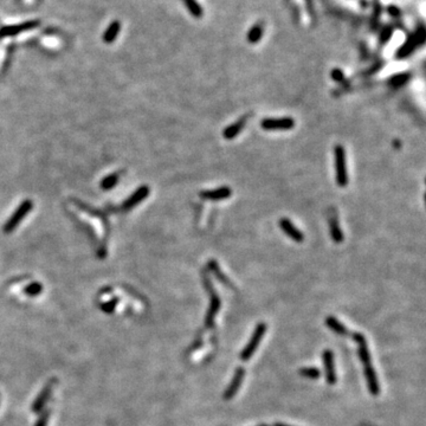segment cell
Here are the masks:
<instances>
[{
  "instance_id": "obj_1",
  "label": "cell",
  "mask_w": 426,
  "mask_h": 426,
  "mask_svg": "<svg viewBox=\"0 0 426 426\" xmlns=\"http://www.w3.org/2000/svg\"><path fill=\"white\" fill-rule=\"evenodd\" d=\"M353 339L358 344L359 356L361 359V363L363 365V372H365V378L367 382V387L371 392L372 395L377 396L380 394V385L378 381V377L376 371H374L373 365H372L371 354H369L368 347H367L366 337L363 334L355 333L353 334Z\"/></svg>"
},
{
  "instance_id": "obj_2",
  "label": "cell",
  "mask_w": 426,
  "mask_h": 426,
  "mask_svg": "<svg viewBox=\"0 0 426 426\" xmlns=\"http://www.w3.org/2000/svg\"><path fill=\"white\" fill-rule=\"evenodd\" d=\"M267 329L268 327L264 322L258 323V325L256 326V328H254L253 333L250 337V341L248 342V345L244 347L242 353H240V359H242L243 361H249L251 359V356L254 354L257 348H258L259 345H261V341L265 335Z\"/></svg>"
},
{
  "instance_id": "obj_3",
  "label": "cell",
  "mask_w": 426,
  "mask_h": 426,
  "mask_svg": "<svg viewBox=\"0 0 426 426\" xmlns=\"http://www.w3.org/2000/svg\"><path fill=\"white\" fill-rule=\"evenodd\" d=\"M204 283H205V288L207 289V291L210 293V308H208L207 314H206L205 317V326L207 327V328H212L214 325L216 315L218 314L219 309H221V299H219L218 294H217L216 290H214L210 278L208 277L204 278Z\"/></svg>"
},
{
  "instance_id": "obj_4",
  "label": "cell",
  "mask_w": 426,
  "mask_h": 426,
  "mask_svg": "<svg viewBox=\"0 0 426 426\" xmlns=\"http://www.w3.org/2000/svg\"><path fill=\"white\" fill-rule=\"evenodd\" d=\"M425 37L426 34H425L424 26H420V28L418 29L413 34H411V36L407 38V41L401 45V47L398 50V52H396V58H405L407 56L411 55V53L413 52L419 45L424 44Z\"/></svg>"
},
{
  "instance_id": "obj_5",
  "label": "cell",
  "mask_w": 426,
  "mask_h": 426,
  "mask_svg": "<svg viewBox=\"0 0 426 426\" xmlns=\"http://www.w3.org/2000/svg\"><path fill=\"white\" fill-rule=\"evenodd\" d=\"M335 154V170H336V183L340 187H345L348 184L347 166H346L345 148L339 144L334 149Z\"/></svg>"
},
{
  "instance_id": "obj_6",
  "label": "cell",
  "mask_w": 426,
  "mask_h": 426,
  "mask_svg": "<svg viewBox=\"0 0 426 426\" xmlns=\"http://www.w3.org/2000/svg\"><path fill=\"white\" fill-rule=\"evenodd\" d=\"M32 207H33V204L31 200H25L20 204V206H18L17 210L15 211V213L11 216V218L6 221V224L4 225V232L10 234L12 232L16 227L18 226V224L23 221L24 217L26 216L29 212H31Z\"/></svg>"
},
{
  "instance_id": "obj_7",
  "label": "cell",
  "mask_w": 426,
  "mask_h": 426,
  "mask_svg": "<svg viewBox=\"0 0 426 426\" xmlns=\"http://www.w3.org/2000/svg\"><path fill=\"white\" fill-rule=\"evenodd\" d=\"M261 127L265 130H289L295 127V120L291 117L262 120Z\"/></svg>"
},
{
  "instance_id": "obj_8",
  "label": "cell",
  "mask_w": 426,
  "mask_h": 426,
  "mask_svg": "<svg viewBox=\"0 0 426 426\" xmlns=\"http://www.w3.org/2000/svg\"><path fill=\"white\" fill-rule=\"evenodd\" d=\"M38 20H31V21H25V23L21 24H16V25H10V26H4L2 29H0V38H5V37H12L16 34H19L21 32H25L29 30H33L37 26H39Z\"/></svg>"
},
{
  "instance_id": "obj_9",
  "label": "cell",
  "mask_w": 426,
  "mask_h": 426,
  "mask_svg": "<svg viewBox=\"0 0 426 426\" xmlns=\"http://www.w3.org/2000/svg\"><path fill=\"white\" fill-rule=\"evenodd\" d=\"M244 377H245V369H244L243 367H238V368L235 371L234 378H232L231 382H230V385L227 386V388L225 390L223 394L224 400H231V399L237 394L240 386L243 384Z\"/></svg>"
},
{
  "instance_id": "obj_10",
  "label": "cell",
  "mask_w": 426,
  "mask_h": 426,
  "mask_svg": "<svg viewBox=\"0 0 426 426\" xmlns=\"http://www.w3.org/2000/svg\"><path fill=\"white\" fill-rule=\"evenodd\" d=\"M323 365L326 369V380L328 385L336 384V372H335V363H334V354L331 349L323 350L322 353Z\"/></svg>"
},
{
  "instance_id": "obj_11",
  "label": "cell",
  "mask_w": 426,
  "mask_h": 426,
  "mask_svg": "<svg viewBox=\"0 0 426 426\" xmlns=\"http://www.w3.org/2000/svg\"><path fill=\"white\" fill-rule=\"evenodd\" d=\"M53 384H55V380L52 379L50 382H47V384L44 386V388L42 390V392L39 393L38 395H37V398L34 399V401L32 403V406H31L32 412H34V413H38V412L42 411L43 407L45 406V404H47V400L50 399L51 393H52Z\"/></svg>"
},
{
  "instance_id": "obj_12",
  "label": "cell",
  "mask_w": 426,
  "mask_h": 426,
  "mask_svg": "<svg viewBox=\"0 0 426 426\" xmlns=\"http://www.w3.org/2000/svg\"><path fill=\"white\" fill-rule=\"evenodd\" d=\"M280 227H281V230H282V231L284 232V234L288 236V237L290 238V239H293L294 242L302 243L304 240V235L302 234V232L300 231V230L297 229V227L295 226V225L291 223V221H289L288 218H282V219H281V221H280Z\"/></svg>"
},
{
  "instance_id": "obj_13",
  "label": "cell",
  "mask_w": 426,
  "mask_h": 426,
  "mask_svg": "<svg viewBox=\"0 0 426 426\" xmlns=\"http://www.w3.org/2000/svg\"><path fill=\"white\" fill-rule=\"evenodd\" d=\"M232 191L229 186H223L219 187L217 189H212V191H203L200 192V197L204 200H211V202H219V200L227 199L229 197H231Z\"/></svg>"
},
{
  "instance_id": "obj_14",
  "label": "cell",
  "mask_w": 426,
  "mask_h": 426,
  "mask_svg": "<svg viewBox=\"0 0 426 426\" xmlns=\"http://www.w3.org/2000/svg\"><path fill=\"white\" fill-rule=\"evenodd\" d=\"M148 194H149V187L148 186L139 187V189L135 191V193H134L132 197H129V199H128L127 202L125 203V205L123 206H125L126 210H128V208H132V207H134V206L138 205V204L143 202V200L146 199L147 197H148Z\"/></svg>"
},
{
  "instance_id": "obj_15",
  "label": "cell",
  "mask_w": 426,
  "mask_h": 426,
  "mask_svg": "<svg viewBox=\"0 0 426 426\" xmlns=\"http://www.w3.org/2000/svg\"><path fill=\"white\" fill-rule=\"evenodd\" d=\"M329 232H331V239L335 243L339 244L344 242V232L340 229L339 221H337V218L335 216L329 217Z\"/></svg>"
},
{
  "instance_id": "obj_16",
  "label": "cell",
  "mask_w": 426,
  "mask_h": 426,
  "mask_svg": "<svg viewBox=\"0 0 426 426\" xmlns=\"http://www.w3.org/2000/svg\"><path fill=\"white\" fill-rule=\"evenodd\" d=\"M326 325L329 329H331V331H335L336 334L341 335V336H348V335H350L349 331L336 317H334V316H328L326 318Z\"/></svg>"
},
{
  "instance_id": "obj_17",
  "label": "cell",
  "mask_w": 426,
  "mask_h": 426,
  "mask_svg": "<svg viewBox=\"0 0 426 426\" xmlns=\"http://www.w3.org/2000/svg\"><path fill=\"white\" fill-rule=\"evenodd\" d=\"M244 126H245V119L239 120V121L235 122L234 125L226 127L223 130L224 139H226V140H232V139H235L236 136L239 135V133L242 132Z\"/></svg>"
},
{
  "instance_id": "obj_18",
  "label": "cell",
  "mask_w": 426,
  "mask_h": 426,
  "mask_svg": "<svg viewBox=\"0 0 426 426\" xmlns=\"http://www.w3.org/2000/svg\"><path fill=\"white\" fill-rule=\"evenodd\" d=\"M120 30H121V24H120L117 20L112 21L110 25L108 26V29H107L106 32H104L103 42L108 43V44L115 42V39H116L117 36H119Z\"/></svg>"
},
{
  "instance_id": "obj_19",
  "label": "cell",
  "mask_w": 426,
  "mask_h": 426,
  "mask_svg": "<svg viewBox=\"0 0 426 426\" xmlns=\"http://www.w3.org/2000/svg\"><path fill=\"white\" fill-rule=\"evenodd\" d=\"M263 37V29H262L261 25H254L251 28V30L249 31L248 33V41L251 43V44H256L258 43Z\"/></svg>"
},
{
  "instance_id": "obj_20",
  "label": "cell",
  "mask_w": 426,
  "mask_h": 426,
  "mask_svg": "<svg viewBox=\"0 0 426 426\" xmlns=\"http://www.w3.org/2000/svg\"><path fill=\"white\" fill-rule=\"evenodd\" d=\"M300 376L315 380L321 377V371L317 367H303V368L300 369Z\"/></svg>"
},
{
  "instance_id": "obj_21",
  "label": "cell",
  "mask_w": 426,
  "mask_h": 426,
  "mask_svg": "<svg viewBox=\"0 0 426 426\" xmlns=\"http://www.w3.org/2000/svg\"><path fill=\"white\" fill-rule=\"evenodd\" d=\"M185 5L187 6L189 12L192 13V16H194L195 18H200L203 16V9L199 4L197 2V0H184Z\"/></svg>"
},
{
  "instance_id": "obj_22",
  "label": "cell",
  "mask_w": 426,
  "mask_h": 426,
  "mask_svg": "<svg viewBox=\"0 0 426 426\" xmlns=\"http://www.w3.org/2000/svg\"><path fill=\"white\" fill-rule=\"evenodd\" d=\"M43 291V285L39 282H32L31 284H29L28 286H25L24 289V293L25 295L30 297H34V296H38Z\"/></svg>"
},
{
  "instance_id": "obj_23",
  "label": "cell",
  "mask_w": 426,
  "mask_h": 426,
  "mask_svg": "<svg viewBox=\"0 0 426 426\" xmlns=\"http://www.w3.org/2000/svg\"><path fill=\"white\" fill-rule=\"evenodd\" d=\"M409 79H410V74H398V75H394V76L391 79L390 83L392 84V87L400 88V87H403L405 83L409 82Z\"/></svg>"
},
{
  "instance_id": "obj_24",
  "label": "cell",
  "mask_w": 426,
  "mask_h": 426,
  "mask_svg": "<svg viewBox=\"0 0 426 426\" xmlns=\"http://www.w3.org/2000/svg\"><path fill=\"white\" fill-rule=\"evenodd\" d=\"M117 304H119V299H117V297H114V299L107 301L106 303H102L100 305V308L102 312L107 313V314H111V313L116 309Z\"/></svg>"
},
{
  "instance_id": "obj_25",
  "label": "cell",
  "mask_w": 426,
  "mask_h": 426,
  "mask_svg": "<svg viewBox=\"0 0 426 426\" xmlns=\"http://www.w3.org/2000/svg\"><path fill=\"white\" fill-rule=\"evenodd\" d=\"M119 181V175L117 174H110L107 178H104L101 183V187L104 189H110Z\"/></svg>"
},
{
  "instance_id": "obj_26",
  "label": "cell",
  "mask_w": 426,
  "mask_h": 426,
  "mask_svg": "<svg viewBox=\"0 0 426 426\" xmlns=\"http://www.w3.org/2000/svg\"><path fill=\"white\" fill-rule=\"evenodd\" d=\"M208 267H210V269L214 272V275L217 276V278H218L219 281H221V282L225 283V285H229V283H230L229 280H227V278L223 275V272L221 271V269H219L218 264H217L216 262L211 261L210 263H208Z\"/></svg>"
},
{
  "instance_id": "obj_27",
  "label": "cell",
  "mask_w": 426,
  "mask_h": 426,
  "mask_svg": "<svg viewBox=\"0 0 426 426\" xmlns=\"http://www.w3.org/2000/svg\"><path fill=\"white\" fill-rule=\"evenodd\" d=\"M392 36H393L392 26H385V28L381 30V32H380V38H379L380 43H381V44H386L387 42H390Z\"/></svg>"
},
{
  "instance_id": "obj_28",
  "label": "cell",
  "mask_w": 426,
  "mask_h": 426,
  "mask_svg": "<svg viewBox=\"0 0 426 426\" xmlns=\"http://www.w3.org/2000/svg\"><path fill=\"white\" fill-rule=\"evenodd\" d=\"M50 414H51V410H47L41 414V417L37 419L36 424L34 426H47V423H49L50 419Z\"/></svg>"
},
{
  "instance_id": "obj_29",
  "label": "cell",
  "mask_w": 426,
  "mask_h": 426,
  "mask_svg": "<svg viewBox=\"0 0 426 426\" xmlns=\"http://www.w3.org/2000/svg\"><path fill=\"white\" fill-rule=\"evenodd\" d=\"M380 13H381V6H380V4H378V1H376V2H374L373 17H372V21H373L374 25H376V24L378 23V20H379Z\"/></svg>"
},
{
  "instance_id": "obj_30",
  "label": "cell",
  "mask_w": 426,
  "mask_h": 426,
  "mask_svg": "<svg viewBox=\"0 0 426 426\" xmlns=\"http://www.w3.org/2000/svg\"><path fill=\"white\" fill-rule=\"evenodd\" d=\"M331 79H333L334 81L341 82L342 79H344V72L340 70V69H334V70L331 71Z\"/></svg>"
},
{
  "instance_id": "obj_31",
  "label": "cell",
  "mask_w": 426,
  "mask_h": 426,
  "mask_svg": "<svg viewBox=\"0 0 426 426\" xmlns=\"http://www.w3.org/2000/svg\"><path fill=\"white\" fill-rule=\"evenodd\" d=\"M387 11L391 16H393V17H398L399 13H400V11H399V9L396 6H390L387 9Z\"/></svg>"
},
{
  "instance_id": "obj_32",
  "label": "cell",
  "mask_w": 426,
  "mask_h": 426,
  "mask_svg": "<svg viewBox=\"0 0 426 426\" xmlns=\"http://www.w3.org/2000/svg\"><path fill=\"white\" fill-rule=\"evenodd\" d=\"M274 426H290V425H288V424H283V423H276V424H275Z\"/></svg>"
},
{
  "instance_id": "obj_33",
  "label": "cell",
  "mask_w": 426,
  "mask_h": 426,
  "mask_svg": "<svg viewBox=\"0 0 426 426\" xmlns=\"http://www.w3.org/2000/svg\"><path fill=\"white\" fill-rule=\"evenodd\" d=\"M258 426H268V425H265V424H261V425H258Z\"/></svg>"
}]
</instances>
